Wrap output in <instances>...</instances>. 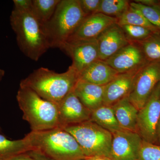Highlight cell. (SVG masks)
<instances>
[{
  "mask_svg": "<svg viewBox=\"0 0 160 160\" xmlns=\"http://www.w3.org/2000/svg\"><path fill=\"white\" fill-rule=\"evenodd\" d=\"M78 80V73L71 65L62 73L41 67L21 80L20 86L29 88L44 99L58 105L73 90Z\"/></svg>",
  "mask_w": 160,
  "mask_h": 160,
  "instance_id": "6da1fadb",
  "label": "cell"
},
{
  "mask_svg": "<svg viewBox=\"0 0 160 160\" xmlns=\"http://www.w3.org/2000/svg\"><path fill=\"white\" fill-rule=\"evenodd\" d=\"M23 138L32 150H39L52 160H84L86 158L74 138L60 127L31 131Z\"/></svg>",
  "mask_w": 160,
  "mask_h": 160,
  "instance_id": "7a4b0ae2",
  "label": "cell"
},
{
  "mask_svg": "<svg viewBox=\"0 0 160 160\" xmlns=\"http://www.w3.org/2000/svg\"><path fill=\"white\" fill-rule=\"evenodd\" d=\"M10 23L19 48L27 58L38 61L50 48L42 25L31 12L13 9Z\"/></svg>",
  "mask_w": 160,
  "mask_h": 160,
  "instance_id": "3957f363",
  "label": "cell"
},
{
  "mask_svg": "<svg viewBox=\"0 0 160 160\" xmlns=\"http://www.w3.org/2000/svg\"><path fill=\"white\" fill-rule=\"evenodd\" d=\"M23 119L30 125L32 131L59 127L58 105L41 98L33 90L20 86L17 95Z\"/></svg>",
  "mask_w": 160,
  "mask_h": 160,
  "instance_id": "277c9868",
  "label": "cell"
},
{
  "mask_svg": "<svg viewBox=\"0 0 160 160\" xmlns=\"http://www.w3.org/2000/svg\"><path fill=\"white\" fill-rule=\"evenodd\" d=\"M86 16L79 0H61L52 17L42 26L50 48H59Z\"/></svg>",
  "mask_w": 160,
  "mask_h": 160,
  "instance_id": "5b68a950",
  "label": "cell"
},
{
  "mask_svg": "<svg viewBox=\"0 0 160 160\" xmlns=\"http://www.w3.org/2000/svg\"><path fill=\"white\" fill-rule=\"evenodd\" d=\"M63 129L74 138L86 158L96 156L109 158L112 140L110 132L90 120Z\"/></svg>",
  "mask_w": 160,
  "mask_h": 160,
  "instance_id": "8992f818",
  "label": "cell"
},
{
  "mask_svg": "<svg viewBox=\"0 0 160 160\" xmlns=\"http://www.w3.org/2000/svg\"><path fill=\"white\" fill-rule=\"evenodd\" d=\"M160 116L159 83L146 104L138 112L137 133L143 141L157 144V129Z\"/></svg>",
  "mask_w": 160,
  "mask_h": 160,
  "instance_id": "52a82bcc",
  "label": "cell"
},
{
  "mask_svg": "<svg viewBox=\"0 0 160 160\" xmlns=\"http://www.w3.org/2000/svg\"><path fill=\"white\" fill-rule=\"evenodd\" d=\"M160 82V62L148 63L137 76L129 101L138 109H142Z\"/></svg>",
  "mask_w": 160,
  "mask_h": 160,
  "instance_id": "ba28073f",
  "label": "cell"
},
{
  "mask_svg": "<svg viewBox=\"0 0 160 160\" xmlns=\"http://www.w3.org/2000/svg\"><path fill=\"white\" fill-rule=\"evenodd\" d=\"M59 49L71 58V66L78 74L92 63L99 59L97 39L66 42Z\"/></svg>",
  "mask_w": 160,
  "mask_h": 160,
  "instance_id": "9c48e42d",
  "label": "cell"
},
{
  "mask_svg": "<svg viewBox=\"0 0 160 160\" xmlns=\"http://www.w3.org/2000/svg\"><path fill=\"white\" fill-rule=\"evenodd\" d=\"M109 158L112 160H138L143 140L137 132L122 130L112 132Z\"/></svg>",
  "mask_w": 160,
  "mask_h": 160,
  "instance_id": "30bf717a",
  "label": "cell"
},
{
  "mask_svg": "<svg viewBox=\"0 0 160 160\" xmlns=\"http://www.w3.org/2000/svg\"><path fill=\"white\" fill-rule=\"evenodd\" d=\"M57 105L60 128H64L90 119L91 111L82 104L73 90Z\"/></svg>",
  "mask_w": 160,
  "mask_h": 160,
  "instance_id": "8fae6325",
  "label": "cell"
},
{
  "mask_svg": "<svg viewBox=\"0 0 160 160\" xmlns=\"http://www.w3.org/2000/svg\"><path fill=\"white\" fill-rule=\"evenodd\" d=\"M105 61L119 73L137 70L148 63L139 46L132 42Z\"/></svg>",
  "mask_w": 160,
  "mask_h": 160,
  "instance_id": "7c38bea8",
  "label": "cell"
},
{
  "mask_svg": "<svg viewBox=\"0 0 160 160\" xmlns=\"http://www.w3.org/2000/svg\"><path fill=\"white\" fill-rule=\"evenodd\" d=\"M116 18L101 13L87 16L66 42L97 39L102 32L117 23Z\"/></svg>",
  "mask_w": 160,
  "mask_h": 160,
  "instance_id": "4fadbf2b",
  "label": "cell"
},
{
  "mask_svg": "<svg viewBox=\"0 0 160 160\" xmlns=\"http://www.w3.org/2000/svg\"><path fill=\"white\" fill-rule=\"evenodd\" d=\"M141 69L119 73L106 85L104 89L103 105L112 106L120 100L129 97L134 86L137 76Z\"/></svg>",
  "mask_w": 160,
  "mask_h": 160,
  "instance_id": "5bb4252c",
  "label": "cell"
},
{
  "mask_svg": "<svg viewBox=\"0 0 160 160\" xmlns=\"http://www.w3.org/2000/svg\"><path fill=\"white\" fill-rule=\"evenodd\" d=\"M99 59L106 61L129 44L122 29L117 24L107 28L97 38Z\"/></svg>",
  "mask_w": 160,
  "mask_h": 160,
  "instance_id": "9a60e30c",
  "label": "cell"
},
{
  "mask_svg": "<svg viewBox=\"0 0 160 160\" xmlns=\"http://www.w3.org/2000/svg\"><path fill=\"white\" fill-rule=\"evenodd\" d=\"M119 74L105 61L98 60L92 63L78 74V80L104 86Z\"/></svg>",
  "mask_w": 160,
  "mask_h": 160,
  "instance_id": "2e32d148",
  "label": "cell"
},
{
  "mask_svg": "<svg viewBox=\"0 0 160 160\" xmlns=\"http://www.w3.org/2000/svg\"><path fill=\"white\" fill-rule=\"evenodd\" d=\"M105 86H98L78 80L73 90L82 104L92 111L103 105Z\"/></svg>",
  "mask_w": 160,
  "mask_h": 160,
  "instance_id": "e0dca14e",
  "label": "cell"
},
{
  "mask_svg": "<svg viewBox=\"0 0 160 160\" xmlns=\"http://www.w3.org/2000/svg\"><path fill=\"white\" fill-rule=\"evenodd\" d=\"M112 107L121 128L137 132L138 110L132 104L129 97L120 100Z\"/></svg>",
  "mask_w": 160,
  "mask_h": 160,
  "instance_id": "ac0fdd59",
  "label": "cell"
},
{
  "mask_svg": "<svg viewBox=\"0 0 160 160\" xmlns=\"http://www.w3.org/2000/svg\"><path fill=\"white\" fill-rule=\"evenodd\" d=\"M90 121L110 132L122 130L111 106H102L91 111Z\"/></svg>",
  "mask_w": 160,
  "mask_h": 160,
  "instance_id": "d6986e66",
  "label": "cell"
},
{
  "mask_svg": "<svg viewBox=\"0 0 160 160\" xmlns=\"http://www.w3.org/2000/svg\"><path fill=\"white\" fill-rule=\"evenodd\" d=\"M31 150V147L24 138L10 140L0 134V160H9L15 156Z\"/></svg>",
  "mask_w": 160,
  "mask_h": 160,
  "instance_id": "ffe728a7",
  "label": "cell"
},
{
  "mask_svg": "<svg viewBox=\"0 0 160 160\" xmlns=\"http://www.w3.org/2000/svg\"><path fill=\"white\" fill-rule=\"evenodd\" d=\"M61 0H32L31 12L42 25L52 17Z\"/></svg>",
  "mask_w": 160,
  "mask_h": 160,
  "instance_id": "44dd1931",
  "label": "cell"
},
{
  "mask_svg": "<svg viewBox=\"0 0 160 160\" xmlns=\"http://www.w3.org/2000/svg\"><path fill=\"white\" fill-rule=\"evenodd\" d=\"M117 19V24L119 26L132 25L142 26L155 33H160L159 30L149 22L139 11L130 6L129 9Z\"/></svg>",
  "mask_w": 160,
  "mask_h": 160,
  "instance_id": "7402d4cb",
  "label": "cell"
},
{
  "mask_svg": "<svg viewBox=\"0 0 160 160\" xmlns=\"http://www.w3.org/2000/svg\"><path fill=\"white\" fill-rule=\"evenodd\" d=\"M135 43L142 49L147 62H160V33H153L146 39Z\"/></svg>",
  "mask_w": 160,
  "mask_h": 160,
  "instance_id": "603a6c76",
  "label": "cell"
},
{
  "mask_svg": "<svg viewBox=\"0 0 160 160\" xmlns=\"http://www.w3.org/2000/svg\"><path fill=\"white\" fill-rule=\"evenodd\" d=\"M127 0H101L98 13L118 18L130 7Z\"/></svg>",
  "mask_w": 160,
  "mask_h": 160,
  "instance_id": "cb8c5ba5",
  "label": "cell"
},
{
  "mask_svg": "<svg viewBox=\"0 0 160 160\" xmlns=\"http://www.w3.org/2000/svg\"><path fill=\"white\" fill-rule=\"evenodd\" d=\"M130 6L139 11L146 19L160 31V4L155 6H147L133 1Z\"/></svg>",
  "mask_w": 160,
  "mask_h": 160,
  "instance_id": "d4e9b609",
  "label": "cell"
},
{
  "mask_svg": "<svg viewBox=\"0 0 160 160\" xmlns=\"http://www.w3.org/2000/svg\"><path fill=\"white\" fill-rule=\"evenodd\" d=\"M129 42H140L149 37L154 32L145 27L132 25L120 26Z\"/></svg>",
  "mask_w": 160,
  "mask_h": 160,
  "instance_id": "484cf974",
  "label": "cell"
},
{
  "mask_svg": "<svg viewBox=\"0 0 160 160\" xmlns=\"http://www.w3.org/2000/svg\"><path fill=\"white\" fill-rule=\"evenodd\" d=\"M138 160H160V145L143 141Z\"/></svg>",
  "mask_w": 160,
  "mask_h": 160,
  "instance_id": "4316f807",
  "label": "cell"
},
{
  "mask_svg": "<svg viewBox=\"0 0 160 160\" xmlns=\"http://www.w3.org/2000/svg\"><path fill=\"white\" fill-rule=\"evenodd\" d=\"M80 7L87 16L98 13L101 0H79Z\"/></svg>",
  "mask_w": 160,
  "mask_h": 160,
  "instance_id": "83f0119b",
  "label": "cell"
},
{
  "mask_svg": "<svg viewBox=\"0 0 160 160\" xmlns=\"http://www.w3.org/2000/svg\"><path fill=\"white\" fill-rule=\"evenodd\" d=\"M14 10L21 12H31L32 0H13Z\"/></svg>",
  "mask_w": 160,
  "mask_h": 160,
  "instance_id": "f1b7e54d",
  "label": "cell"
},
{
  "mask_svg": "<svg viewBox=\"0 0 160 160\" xmlns=\"http://www.w3.org/2000/svg\"><path fill=\"white\" fill-rule=\"evenodd\" d=\"M28 153L34 160H52L39 150H31Z\"/></svg>",
  "mask_w": 160,
  "mask_h": 160,
  "instance_id": "f546056e",
  "label": "cell"
},
{
  "mask_svg": "<svg viewBox=\"0 0 160 160\" xmlns=\"http://www.w3.org/2000/svg\"><path fill=\"white\" fill-rule=\"evenodd\" d=\"M9 160H34L28 152L21 153L11 158Z\"/></svg>",
  "mask_w": 160,
  "mask_h": 160,
  "instance_id": "4dcf8cb0",
  "label": "cell"
},
{
  "mask_svg": "<svg viewBox=\"0 0 160 160\" xmlns=\"http://www.w3.org/2000/svg\"><path fill=\"white\" fill-rule=\"evenodd\" d=\"M84 160H112L111 159L107 157L96 156L93 157L86 158Z\"/></svg>",
  "mask_w": 160,
  "mask_h": 160,
  "instance_id": "1f68e13d",
  "label": "cell"
},
{
  "mask_svg": "<svg viewBox=\"0 0 160 160\" xmlns=\"http://www.w3.org/2000/svg\"><path fill=\"white\" fill-rule=\"evenodd\" d=\"M157 145H160V116L157 129Z\"/></svg>",
  "mask_w": 160,
  "mask_h": 160,
  "instance_id": "d6a6232c",
  "label": "cell"
},
{
  "mask_svg": "<svg viewBox=\"0 0 160 160\" xmlns=\"http://www.w3.org/2000/svg\"><path fill=\"white\" fill-rule=\"evenodd\" d=\"M5 72L3 69H0V82L2 81L4 75H5Z\"/></svg>",
  "mask_w": 160,
  "mask_h": 160,
  "instance_id": "836d02e7",
  "label": "cell"
},
{
  "mask_svg": "<svg viewBox=\"0 0 160 160\" xmlns=\"http://www.w3.org/2000/svg\"><path fill=\"white\" fill-rule=\"evenodd\" d=\"M159 89H160V82H159Z\"/></svg>",
  "mask_w": 160,
  "mask_h": 160,
  "instance_id": "e575fe53",
  "label": "cell"
}]
</instances>
